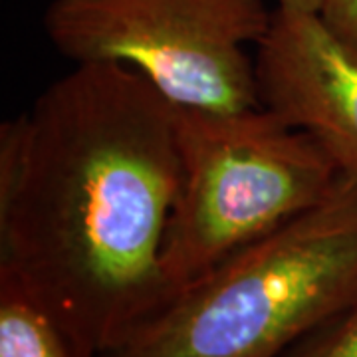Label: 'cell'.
<instances>
[{
  "label": "cell",
  "mask_w": 357,
  "mask_h": 357,
  "mask_svg": "<svg viewBox=\"0 0 357 357\" xmlns=\"http://www.w3.org/2000/svg\"><path fill=\"white\" fill-rule=\"evenodd\" d=\"M181 178L163 266L175 288L324 203L340 173L310 133L256 105H177Z\"/></svg>",
  "instance_id": "3957f363"
},
{
  "label": "cell",
  "mask_w": 357,
  "mask_h": 357,
  "mask_svg": "<svg viewBox=\"0 0 357 357\" xmlns=\"http://www.w3.org/2000/svg\"><path fill=\"white\" fill-rule=\"evenodd\" d=\"M266 0H50L42 24L74 64L135 70L169 102L256 107L255 54L270 28Z\"/></svg>",
  "instance_id": "277c9868"
},
{
  "label": "cell",
  "mask_w": 357,
  "mask_h": 357,
  "mask_svg": "<svg viewBox=\"0 0 357 357\" xmlns=\"http://www.w3.org/2000/svg\"><path fill=\"white\" fill-rule=\"evenodd\" d=\"M282 357H357V296Z\"/></svg>",
  "instance_id": "52a82bcc"
},
{
  "label": "cell",
  "mask_w": 357,
  "mask_h": 357,
  "mask_svg": "<svg viewBox=\"0 0 357 357\" xmlns=\"http://www.w3.org/2000/svg\"><path fill=\"white\" fill-rule=\"evenodd\" d=\"M321 20L357 54V0H324Z\"/></svg>",
  "instance_id": "ba28073f"
},
{
  "label": "cell",
  "mask_w": 357,
  "mask_h": 357,
  "mask_svg": "<svg viewBox=\"0 0 357 357\" xmlns=\"http://www.w3.org/2000/svg\"><path fill=\"white\" fill-rule=\"evenodd\" d=\"M175 112L131 68L74 64L0 128V274L91 356L177 292Z\"/></svg>",
  "instance_id": "6da1fadb"
},
{
  "label": "cell",
  "mask_w": 357,
  "mask_h": 357,
  "mask_svg": "<svg viewBox=\"0 0 357 357\" xmlns=\"http://www.w3.org/2000/svg\"><path fill=\"white\" fill-rule=\"evenodd\" d=\"M258 103L310 133L357 189V54L318 13L276 6L255 46Z\"/></svg>",
  "instance_id": "5b68a950"
},
{
  "label": "cell",
  "mask_w": 357,
  "mask_h": 357,
  "mask_svg": "<svg viewBox=\"0 0 357 357\" xmlns=\"http://www.w3.org/2000/svg\"><path fill=\"white\" fill-rule=\"evenodd\" d=\"M278 6L302 13H318L324 6V0H278Z\"/></svg>",
  "instance_id": "9c48e42d"
},
{
  "label": "cell",
  "mask_w": 357,
  "mask_h": 357,
  "mask_svg": "<svg viewBox=\"0 0 357 357\" xmlns=\"http://www.w3.org/2000/svg\"><path fill=\"white\" fill-rule=\"evenodd\" d=\"M357 296V189L181 286L100 357H282Z\"/></svg>",
  "instance_id": "7a4b0ae2"
},
{
  "label": "cell",
  "mask_w": 357,
  "mask_h": 357,
  "mask_svg": "<svg viewBox=\"0 0 357 357\" xmlns=\"http://www.w3.org/2000/svg\"><path fill=\"white\" fill-rule=\"evenodd\" d=\"M0 357H96L8 276L0 274Z\"/></svg>",
  "instance_id": "8992f818"
}]
</instances>
